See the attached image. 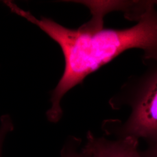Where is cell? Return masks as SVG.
<instances>
[{
  "label": "cell",
  "instance_id": "2",
  "mask_svg": "<svg viewBox=\"0 0 157 157\" xmlns=\"http://www.w3.org/2000/svg\"><path fill=\"white\" fill-rule=\"evenodd\" d=\"M151 63L145 73L130 78L110 99L113 109L126 107L130 112L124 121H105L102 128L107 135L142 139L150 144L157 143V63Z\"/></svg>",
  "mask_w": 157,
  "mask_h": 157
},
{
  "label": "cell",
  "instance_id": "4",
  "mask_svg": "<svg viewBox=\"0 0 157 157\" xmlns=\"http://www.w3.org/2000/svg\"><path fill=\"white\" fill-rule=\"evenodd\" d=\"M82 140L71 137L65 143L61 151V157H92L89 153L81 147Z\"/></svg>",
  "mask_w": 157,
  "mask_h": 157
},
{
  "label": "cell",
  "instance_id": "6",
  "mask_svg": "<svg viewBox=\"0 0 157 157\" xmlns=\"http://www.w3.org/2000/svg\"><path fill=\"white\" fill-rule=\"evenodd\" d=\"M141 153L143 157H157V143L150 144L145 151Z\"/></svg>",
  "mask_w": 157,
  "mask_h": 157
},
{
  "label": "cell",
  "instance_id": "5",
  "mask_svg": "<svg viewBox=\"0 0 157 157\" xmlns=\"http://www.w3.org/2000/svg\"><path fill=\"white\" fill-rule=\"evenodd\" d=\"M13 129L11 120L8 115H4L1 119L0 125V157L2 144L6 135Z\"/></svg>",
  "mask_w": 157,
  "mask_h": 157
},
{
  "label": "cell",
  "instance_id": "1",
  "mask_svg": "<svg viewBox=\"0 0 157 157\" xmlns=\"http://www.w3.org/2000/svg\"><path fill=\"white\" fill-rule=\"evenodd\" d=\"M151 6L129 28L105 29L103 19L95 17L76 29H69L51 19L36 18L30 12L15 6L13 12L32 23L60 46L65 68L62 77L52 91L51 107L46 115L49 121L62 118V98L89 75L111 62L126 51L140 49L145 63H157V10Z\"/></svg>",
  "mask_w": 157,
  "mask_h": 157
},
{
  "label": "cell",
  "instance_id": "3",
  "mask_svg": "<svg viewBox=\"0 0 157 157\" xmlns=\"http://www.w3.org/2000/svg\"><path fill=\"white\" fill-rule=\"evenodd\" d=\"M83 148L92 157H143L139 139L132 137L110 140L89 131Z\"/></svg>",
  "mask_w": 157,
  "mask_h": 157
}]
</instances>
